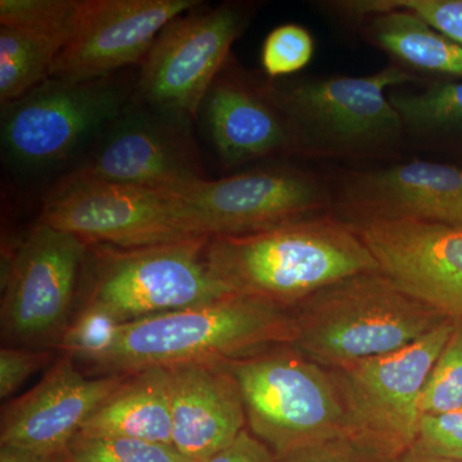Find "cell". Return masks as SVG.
<instances>
[{
	"instance_id": "cell-1",
	"label": "cell",
	"mask_w": 462,
	"mask_h": 462,
	"mask_svg": "<svg viewBox=\"0 0 462 462\" xmlns=\"http://www.w3.org/2000/svg\"><path fill=\"white\" fill-rule=\"evenodd\" d=\"M294 339L291 309L236 293L120 325L108 348L84 366L93 376L130 375L152 367L238 360L272 346H291Z\"/></svg>"
},
{
	"instance_id": "cell-2",
	"label": "cell",
	"mask_w": 462,
	"mask_h": 462,
	"mask_svg": "<svg viewBox=\"0 0 462 462\" xmlns=\"http://www.w3.org/2000/svg\"><path fill=\"white\" fill-rule=\"evenodd\" d=\"M207 266L236 293L293 309L298 303L379 264L351 224L306 217L258 233L212 236Z\"/></svg>"
},
{
	"instance_id": "cell-3",
	"label": "cell",
	"mask_w": 462,
	"mask_h": 462,
	"mask_svg": "<svg viewBox=\"0 0 462 462\" xmlns=\"http://www.w3.org/2000/svg\"><path fill=\"white\" fill-rule=\"evenodd\" d=\"M291 310V346L329 370L400 351L448 319L382 272L343 279Z\"/></svg>"
},
{
	"instance_id": "cell-4",
	"label": "cell",
	"mask_w": 462,
	"mask_h": 462,
	"mask_svg": "<svg viewBox=\"0 0 462 462\" xmlns=\"http://www.w3.org/2000/svg\"><path fill=\"white\" fill-rule=\"evenodd\" d=\"M412 80L409 72L389 66L363 78L264 88L284 118L288 154L369 160L394 153L406 139L387 91Z\"/></svg>"
},
{
	"instance_id": "cell-5",
	"label": "cell",
	"mask_w": 462,
	"mask_h": 462,
	"mask_svg": "<svg viewBox=\"0 0 462 462\" xmlns=\"http://www.w3.org/2000/svg\"><path fill=\"white\" fill-rule=\"evenodd\" d=\"M208 240L200 236L139 248L89 243L76 307H97L123 325L236 294L209 272Z\"/></svg>"
},
{
	"instance_id": "cell-6",
	"label": "cell",
	"mask_w": 462,
	"mask_h": 462,
	"mask_svg": "<svg viewBox=\"0 0 462 462\" xmlns=\"http://www.w3.org/2000/svg\"><path fill=\"white\" fill-rule=\"evenodd\" d=\"M134 91L135 81L116 74L79 83L47 79L2 106L3 161L23 175L76 165L129 107Z\"/></svg>"
},
{
	"instance_id": "cell-7",
	"label": "cell",
	"mask_w": 462,
	"mask_h": 462,
	"mask_svg": "<svg viewBox=\"0 0 462 462\" xmlns=\"http://www.w3.org/2000/svg\"><path fill=\"white\" fill-rule=\"evenodd\" d=\"M225 364L238 382L249 431L278 457L354 434L336 374L293 346Z\"/></svg>"
},
{
	"instance_id": "cell-8",
	"label": "cell",
	"mask_w": 462,
	"mask_h": 462,
	"mask_svg": "<svg viewBox=\"0 0 462 462\" xmlns=\"http://www.w3.org/2000/svg\"><path fill=\"white\" fill-rule=\"evenodd\" d=\"M251 20L243 5L185 12L158 33L143 60L133 102L188 125L199 118L207 91Z\"/></svg>"
},
{
	"instance_id": "cell-9",
	"label": "cell",
	"mask_w": 462,
	"mask_h": 462,
	"mask_svg": "<svg viewBox=\"0 0 462 462\" xmlns=\"http://www.w3.org/2000/svg\"><path fill=\"white\" fill-rule=\"evenodd\" d=\"M88 243L38 221L3 264L0 325L14 346L56 348L75 314Z\"/></svg>"
},
{
	"instance_id": "cell-10",
	"label": "cell",
	"mask_w": 462,
	"mask_h": 462,
	"mask_svg": "<svg viewBox=\"0 0 462 462\" xmlns=\"http://www.w3.org/2000/svg\"><path fill=\"white\" fill-rule=\"evenodd\" d=\"M191 236H238L310 217L330 202L314 176L263 169L165 190Z\"/></svg>"
},
{
	"instance_id": "cell-11",
	"label": "cell",
	"mask_w": 462,
	"mask_h": 462,
	"mask_svg": "<svg viewBox=\"0 0 462 462\" xmlns=\"http://www.w3.org/2000/svg\"><path fill=\"white\" fill-rule=\"evenodd\" d=\"M452 330L454 320L447 319L400 351L333 370L355 436L369 440L391 462L415 442L422 393Z\"/></svg>"
},
{
	"instance_id": "cell-12",
	"label": "cell",
	"mask_w": 462,
	"mask_h": 462,
	"mask_svg": "<svg viewBox=\"0 0 462 462\" xmlns=\"http://www.w3.org/2000/svg\"><path fill=\"white\" fill-rule=\"evenodd\" d=\"M60 180L172 190L207 178L191 125L132 102Z\"/></svg>"
},
{
	"instance_id": "cell-13",
	"label": "cell",
	"mask_w": 462,
	"mask_h": 462,
	"mask_svg": "<svg viewBox=\"0 0 462 462\" xmlns=\"http://www.w3.org/2000/svg\"><path fill=\"white\" fill-rule=\"evenodd\" d=\"M39 221L88 245L120 248L196 238L179 223L165 190L111 182L58 180L45 197Z\"/></svg>"
},
{
	"instance_id": "cell-14",
	"label": "cell",
	"mask_w": 462,
	"mask_h": 462,
	"mask_svg": "<svg viewBox=\"0 0 462 462\" xmlns=\"http://www.w3.org/2000/svg\"><path fill=\"white\" fill-rule=\"evenodd\" d=\"M199 5L197 0H81L74 32L48 79L79 83L142 65L163 27Z\"/></svg>"
},
{
	"instance_id": "cell-15",
	"label": "cell",
	"mask_w": 462,
	"mask_h": 462,
	"mask_svg": "<svg viewBox=\"0 0 462 462\" xmlns=\"http://www.w3.org/2000/svg\"><path fill=\"white\" fill-rule=\"evenodd\" d=\"M354 227L398 287L446 318L462 319V226L372 221Z\"/></svg>"
},
{
	"instance_id": "cell-16",
	"label": "cell",
	"mask_w": 462,
	"mask_h": 462,
	"mask_svg": "<svg viewBox=\"0 0 462 462\" xmlns=\"http://www.w3.org/2000/svg\"><path fill=\"white\" fill-rule=\"evenodd\" d=\"M336 202L352 226L372 221L462 226V169L416 160L352 172L340 182Z\"/></svg>"
},
{
	"instance_id": "cell-17",
	"label": "cell",
	"mask_w": 462,
	"mask_h": 462,
	"mask_svg": "<svg viewBox=\"0 0 462 462\" xmlns=\"http://www.w3.org/2000/svg\"><path fill=\"white\" fill-rule=\"evenodd\" d=\"M127 376H88L72 358L60 356L35 387L3 407L0 445L60 457Z\"/></svg>"
},
{
	"instance_id": "cell-18",
	"label": "cell",
	"mask_w": 462,
	"mask_h": 462,
	"mask_svg": "<svg viewBox=\"0 0 462 462\" xmlns=\"http://www.w3.org/2000/svg\"><path fill=\"white\" fill-rule=\"evenodd\" d=\"M172 416V446L194 462H206L245 430L247 415L238 382L223 363L165 367Z\"/></svg>"
},
{
	"instance_id": "cell-19",
	"label": "cell",
	"mask_w": 462,
	"mask_h": 462,
	"mask_svg": "<svg viewBox=\"0 0 462 462\" xmlns=\"http://www.w3.org/2000/svg\"><path fill=\"white\" fill-rule=\"evenodd\" d=\"M227 62L207 91L199 115L221 162L236 167L288 153L287 126L266 88L236 75Z\"/></svg>"
},
{
	"instance_id": "cell-20",
	"label": "cell",
	"mask_w": 462,
	"mask_h": 462,
	"mask_svg": "<svg viewBox=\"0 0 462 462\" xmlns=\"http://www.w3.org/2000/svg\"><path fill=\"white\" fill-rule=\"evenodd\" d=\"M79 434L172 446L171 402L165 367L130 374L88 419Z\"/></svg>"
},
{
	"instance_id": "cell-21",
	"label": "cell",
	"mask_w": 462,
	"mask_h": 462,
	"mask_svg": "<svg viewBox=\"0 0 462 462\" xmlns=\"http://www.w3.org/2000/svg\"><path fill=\"white\" fill-rule=\"evenodd\" d=\"M366 32L404 65L462 79V47L410 12L387 9L367 16Z\"/></svg>"
},
{
	"instance_id": "cell-22",
	"label": "cell",
	"mask_w": 462,
	"mask_h": 462,
	"mask_svg": "<svg viewBox=\"0 0 462 462\" xmlns=\"http://www.w3.org/2000/svg\"><path fill=\"white\" fill-rule=\"evenodd\" d=\"M404 136L419 148L462 154V80H440L419 91L388 93Z\"/></svg>"
},
{
	"instance_id": "cell-23",
	"label": "cell",
	"mask_w": 462,
	"mask_h": 462,
	"mask_svg": "<svg viewBox=\"0 0 462 462\" xmlns=\"http://www.w3.org/2000/svg\"><path fill=\"white\" fill-rule=\"evenodd\" d=\"M69 30L0 26V103L25 96L47 80L71 38Z\"/></svg>"
},
{
	"instance_id": "cell-24",
	"label": "cell",
	"mask_w": 462,
	"mask_h": 462,
	"mask_svg": "<svg viewBox=\"0 0 462 462\" xmlns=\"http://www.w3.org/2000/svg\"><path fill=\"white\" fill-rule=\"evenodd\" d=\"M62 462H194L171 445L129 438L78 434L60 456Z\"/></svg>"
},
{
	"instance_id": "cell-25",
	"label": "cell",
	"mask_w": 462,
	"mask_h": 462,
	"mask_svg": "<svg viewBox=\"0 0 462 462\" xmlns=\"http://www.w3.org/2000/svg\"><path fill=\"white\" fill-rule=\"evenodd\" d=\"M330 5L355 18H366L387 9L410 12L462 47V0H360Z\"/></svg>"
},
{
	"instance_id": "cell-26",
	"label": "cell",
	"mask_w": 462,
	"mask_h": 462,
	"mask_svg": "<svg viewBox=\"0 0 462 462\" xmlns=\"http://www.w3.org/2000/svg\"><path fill=\"white\" fill-rule=\"evenodd\" d=\"M462 410V319L454 320V330L431 370L421 398L422 415Z\"/></svg>"
},
{
	"instance_id": "cell-27",
	"label": "cell",
	"mask_w": 462,
	"mask_h": 462,
	"mask_svg": "<svg viewBox=\"0 0 462 462\" xmlns=\"http://www.w3.org/2000/svg\"><path fill=\"white\" fill-rule=\"evenodd\" d=\"M118 321L97 307H76L56 348L76 364H88L105 352L116 336Z\"/></svg>"
},
{
	"instance_id": "cell-28",
	"label": "cell",
	"mask_w": 462,
	"mask_h": 462,
	"mask_svg": "<svg viewBox=\"0 0 462 462\" xmlns=\"http://www.w3.org/2000/svg\"><path fill=\"white\" fill-rule=\"evenodd\" d=\"M81 0H2L0 26L74 32Z\"/></svg>"
},
{
	"instance_id": "cell-29",
	"label": "cell",
	"mask_w": 462,
	"mask_h": 462,
	"mask_svg": "<svg viewBox=\"0 0 462 462\" xmlns=\"http://www.w3.org/2000/svg\"><path fill=\"white\" fill-rule=\"evenodd\" d=\"M314 39L305 27L288 23L273 29L263 42L261 62L270 78L291 75L309 65Z\"/></svg>"
},
{
	"instance_id": "cell-30",
	"label": "cell",
	"mask_w": 462,
	"mask_h": 462,
	"mask_svg": "<svg viewBox=\"0 0 462 462\" xmlns=\"http://www.w3.org/2000/svg\"><path fill=\"white\" fill-rule=\"evenodd\" d=\"M410 449L431 457L462 461V410L422 415Z\"/></svg>"
},
{
	"instance_id": "cell-31",
	"label": "cell",
	"mask_w": 462,
	"mask_h": 462,
	"mask_svg": "<svg viewBox=\"0 0 462 462\" xmlns=\"http://www.w3.org/2000/svg\"><path fill=\"white\" fill-rule=\"evenodd\" d=\"M278 458L279 462H391L369 440L354 434L300 447Z\"/></svg>"
},
{
	"instance_id": "cell-32",
	"label": "cell",
	"mask_w": 462,
	"mask_h": 462,
	"mask_svg": "<svg viewBox=\"0 0 462 462\" xmlns=\"http://www.w3.org/2000/svg\"><path fill=\"white\" fill-rule=\"evenodd\" d=\"M53 358L50 349L3 346L0 349V398L7 400Z\"/></svg>"
},
{
	"instance_id": "cell-33",
	"label": "cell",
	"mask_w": 462,
	"mask_h": 462,
	"mask_svg": "<svg viewBox=\"0 0 462 462\" xmlns=\"http://www.w3.org/2000/svg\"><path fill=\"white\" fill-rule=\"evenodd\" d=\"M206 462H279V458L263 440L245 430L233 443Z\"/></svg>"
},
{
	"instance_id": "cell-34",
	"label": "cell",
	"mask_w": 462,
	"mask_h": 462,
	"mask_svg": "<svg viewBox=\"0 0 462 462\" xmlns=\"http://www.w3.org/2000/svg\"><path fill=\"white\" fill-rule=\"evenodd\" d=\"M0 462H62L60 457L42 456L18 447L2 446Z\"/></svg>"
},
{
	"instance_id": "cell-35",
	"label": "cell",
	"mask_w": 462,
	"mask_h": 462,
	"mask_svg": "<svg viewBox=\"0 0 462 462\" xmlns=\"http://www.w3.org/2000/svg\"><path fill=\"white\" fill-rule=\"evenodd\" d=\"M393 462H462V461H455L448 460V458H439V457H431V456H425L418 454V452L412 451V449H409V451L404 452L403 455H401L400 457L396 458Z\"/></svg>"
}]
</instances>
